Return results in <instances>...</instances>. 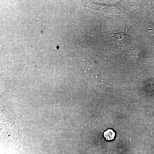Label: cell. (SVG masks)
Returning a JSON list of instances; mask_svg holds the SVG:
<instances>
[{
    "instance_id": "6da1fadb",
    "label": "cell",
    "mask_w": 154,
    "mask_h": 154,
    "mask_svg": "<svg viewBox=\"0 0 154 154\" xmlns=\"http://www.w3.org/2000/svg\"><path fill=\"white\" fill-rule=\"evenodd\" d=\"M114 38L119 45H125L129 42V36L124 33H115Z\"/></svg>"
},
{
    "instance_id": "7a4b0ae2",
    "label": "cell",
    "mask_w": 154,
    "mask_h": 154,
    "mask_svg": "<svg viewBox=\"0 0 154 154\" xmlns=\"http://www.w3.org/2000/svg\"><path fill=\"white\" fill-rule=\"evenodd\" d=\"M114 133L111 130H108L105 133V137L106 139L108 140H111L113 139V138L110 136V134H114Z\"/></svg>"
}]
</instances>
